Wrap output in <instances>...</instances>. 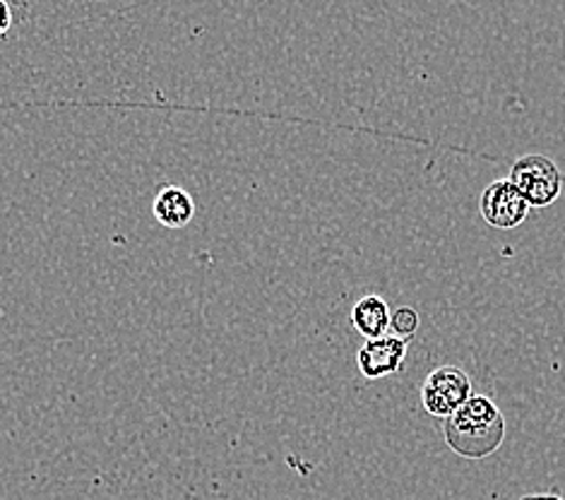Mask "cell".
Instances as JSON below:
<instances>
[{
	"label": "cell",
	"mask_w": 565,
	"mask_h": 500,
	"mask_svg": "<svg viewBox=\"0 0 565 500\" xmlns=\"http://www.w3.org/2000/svg\"><path fill=\"white\" fill-rule=\"evenodd\" d=\"M472 383H469V375L457 369V366H440L426 377L424 390H422V402L424 409L430 416L448 418L452 416L462 404L472 397L469 395Z\"/></svg>",
	"instance_id": "3957f363"
},
{
	"label": "cell",
	"mask_w": 565,
	"mask_h": 500,
	"mask_svg": "<svg viewBox=\"0 0 565 500\" xmlns=\"http://www.w3.org/2000/svg\"><path fill=\"white\" fill-rule=\"evenodd\" d=\"M352 322L366 340H379L390 328V308L379 296H363L352 310Z\"/></svg>",
	"instance_id": "52a82bcc"
},
{
	"label": "cell",
	"mask_w": 565,
	"mask_h": 500,
	"mask_svg": "<svg viewBox=\"0 0 565 500\" xmlns=\"http://www.w3.org/2000/svg\"><path fill=\"white\" fill-rule=\"evenodd\" d=\"M505 438V418L493 400L472 395L460 409L446 418V443L465 459L493 455Z\"/></svg>",
	"instance_id": "6da1fadb"
},
{
	"label": "cell",
	"mask_w": 565,
	"mask_h": 500,
	"mask_svg": "<svg viewBox=\"0 0 565 500\" xmlns=\"http://www.w3.org/2000/svg\"><path fill=\"white\" fill-rule=\"evenodd\" d=\"M407 357V342L399 337H379L369 340L359 351V371L369 381H379L390 373H397Z\"/></svg>",
	"instance_id": "5b68a950"
},
{
	"label": "cell",
	"mask_w": 565,
	"mask_h": 500,
	"mask_svg": "<svg viewBox=\"0 0 565 500\" xmlns=\"http://www.w3.org/2000/svg\"><path fill=\"white\" fill-rule=\"evenodd\" d=\"M390 328L395 330V337L407 342L416 334V330H419V313L409 306H402L390 316Z\"/></svg>",
	"instance_id": "ba28073f"
},
{
	"label": "cell",
	"mask_w": 565,
	"mask_h": 500,
	"mask_svg": "<svg viewBox=\"0 0 565 500\" xmlns=\"http://www.w3.org/2000/svg\"><path fill=\"white\" fill-rule=\"evenodd\" d=\"M520 500H563L558 496H551V493H534V496H524Z\"/></svg>",
	"instance_id": "30bf717a"
},
{
	"label": "cell",
	"mask_w": 565,
	"mask_h": 500,
	"mask_svg": "<svg viewBox=\"0 0 565 500\" xmlns=\"http://www.w3.org/2000/svg\"><path fill=\"white\" fill-rule=\"evenodd\" d=\"M10 10H8V6L3 3V0H0V34H6L8 32V26H10Z\"/></svg>",
	"instance_id": "9c48e42d"
},
{
	"label": "cell",
	"mask_w": 565,
	"mask_h": 500,
	"mask_svg": "<svg viewBox=\"0 0 565 500\" xmlns=\"http://www.w3.org/2000/svg\"><path fill=\"white\" fill-rule=\"evenodd\" d=\"M510 181L530 208H548L563 191L561 169L544 155L520 157L510 169Z\"/></svg>",
	"instance_id": "7a4b0ae2"
},
{
	"label": "cell",
	"mask_w": 565,
	"mask_h": 500,
	"mask_svg": "<svg viewBox=\"0 0 565 500\" xmlns=\"http://www.w3.org/2000/svg\"><path fill=\"white\" fill-rule=\"evenodd\" d=\"M481 217L495 228H515L530 214V205L524 202L522 193L513 181H495L481 193L479 202Z\"/></svg>",
	"instance_id": "277c9868"
},
{
	"label": "cell",
	"mask_w": 565,
	"mask_h": 500,
	"mask_svg": "<svg viewBox=\"0 0 565 500\" xmlns=\"http://www.w3.org/2000/svg\"><path fill=\"white\" fill-rule=\"evenodd\" d=\"M154 220L167 228H183L195 214V202L179 185L161 188L159 195L154 198Z\"/></svg>",
	"instance_id": "8992f818"
}]
</instances>
